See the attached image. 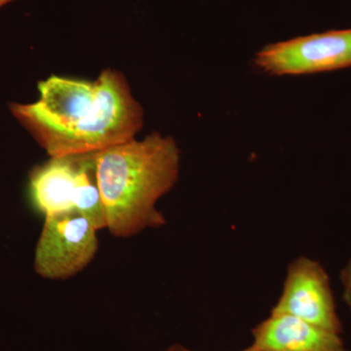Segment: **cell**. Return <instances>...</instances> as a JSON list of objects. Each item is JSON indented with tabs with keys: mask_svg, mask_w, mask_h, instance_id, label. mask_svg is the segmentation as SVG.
Masks as SVG:
<instances>
[{
	"mask_svg": "<svg viewBox=\"0 0 351 351\" xmlns=\"http://www.w3.org/2000/svg\"><path fill=\"white\" fill-rule=\"evenodd\" d=\"M38 89V101L10 103L9 110L50 157L96 154L144 126V110L117 69L95 80L51 75Z\"/></svg>",
	"mask_w": 351,
	"mask_h": 351,
	"instance_id": "obj_1",
	"label": "cell"
},
{
	"mask_svg": "<svg viewBox=\"0 0 351 351\" xmlns=\"http://www.w3.org/2000/svg\"><path fill=\"white\" fill-rule=\"evenodd\" d=\"M107 230L128 239L166 225L157 201L179 180L181 152L170 136L154 132L93 154Z\"/></svg>",
	"mask_w": 351,
	"mask_h": 351,
	"instance_id": "obj_2",
	"label": "cell"
},
{
	"mask_svg": "<svg viewBox=\"0 0 351 351\" xmlns=\"http://www.w3.org/2000/svg\"><path fill=\"white\" fill-rule=\"evenodd\" d=\"M29 196L44 217L76 212L97 230L107 228L93 154L50 157L34 166L29 174Z\"/></svg>",
	"mask_w": 351,
	"mask_h": 351,
	"instance_id": "obj_3",
	"label": "cell"
},
{
	"mask_svg": "<svg viewBox=\"0 0 351 351\" xmlns=\"http://www.w3.org/2000/svg\"><path fill=\"white\" fill-rule=\"evenodd\" d=\"M98 232L76 212L44 217L34 253L36 274L49 280H66L82 272L96 257Z\"/></svg>",
	"mask_w": 351,
	"mask_h": 351,
	"instance_id": "obj_4",
	"label": "cell"
},
{
	"mask_svg": "<svg viewBox=\"0 0 351 351\" xmlns=\"http://www.w3.org/2000/svg\"><path fill=\"white\" fill-rule=\"evenodd\" d=\"M254 64L270 75H302L351 68V29L309 34L269 44Z\"/></svg>",
	"mask_w": 351,
	"mask_h": 351,
	"instance_id": "obj_5",
	"label": "cell"
},
{
	"mask_svg": "<svg viewBox=\"0 0 351 351\" xmlns=\"http://www.w3.org/2000/svg\"><path fill=\"white\" fill-rule=\"evenodd\" d=\"M271 313L294 316L343 332L329 276L320 263L311 258H297L289 265L282 293Z\"/></svg>",
	"mask_w": 351,
	"mask_h": 351,
	"instance_id": "obj_6",
	"label": "cell"
},
{
	"mask_svg": "<svg viewBox=\"0 0 351 351\" xmlns=\"http://www.w3.org/2000/svg\"><path fill=\"white\" fill-rule=\"evenodd\" d=\"M252 335L257 351H348L341 334L286 314L270 313Z\"/></svg>",
	"mask_w": 351,
	"mask_h": 351,
	"instance_id": "obj_7",
	"label": "cell"
},
{
	"mask_svg": "<svg viewBox=\"0 0 351 351\" xmlns=\"http://www.w3.org/2000/svg\"><path fill=\"white\" fill-rule=\"evenodd\" d=\"M341 282L343 285V299L351 311V260L341 271Z\"/></svg>",
	"mask_w": 351,
	"mask_h": 351,
	"instance_id": "obj_8",
	"label": "cell"
},
{
	"mask_svg": "<svg viewBox=\"0 0 351 351\" xmlns=\"http://www.w3.org/2000/svg\"><path fill=\"white\" fill-rule=\"evenodd\" d=\"M163 351H195L189 350V348H186V346H182V345H173L170 346L169 348H166V350H164ZM239 351H257L256 350H254L252 346H249V348H245L243 350H239Z\"/></svg>",
	"mask_w": 351,
	"mask_h": 351,
	"instance_id": "obj_9",
	"label": "cell"
},
{
	"mask_svg": "<svg viewBox=\"0 0 351 351\" xmlns=\"http://www.w3.org/2000/svg\"><path fill=\"white\" fill-rule=\"evenodd\" d=\"M13 1H16V0H0V8Z\"/></svg>",
	"mask_w": 351,
	"mask_h": 351,
	"instance_id": "obj_10",
	"label": "cell"
}]
</instances>
